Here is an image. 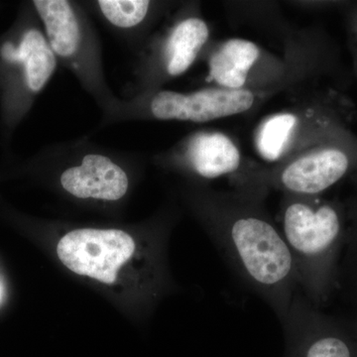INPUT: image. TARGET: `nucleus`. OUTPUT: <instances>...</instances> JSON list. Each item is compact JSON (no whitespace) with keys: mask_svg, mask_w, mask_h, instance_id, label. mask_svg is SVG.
Returning a JSON list of instances; mask_svg holds the SVG:
<instances>
[{"mask_svg":"<svg viewBox=\"0 0 357 357\" xmlns=\"http://www.w3.org/2000/svg\"><path fill=\"white\" fill-rule=\"evenodd\" d=\"M0 294H1V290H0Z\"/></svg>","mask_w":357,"mask_h":357,"instance_id":"nucleus-16","label":"nucleus"},{"mask_svg":"<svg viewBox=\"0 0 357 357\" xmlns=\"http://www.w3.org/2000/svg\"><path fill=\"white\" fill-rule=\"evenodd\" d=\"M0 56L7 64L15 67L23 88L31 96L43 91L58 64L44 32L34 27L25 30L17 43L4 44Z\"/></svg>","mask_w":357,"mask_h":357,"instance_id":"nucleus-9","label":"nucleus"},{"mask_svg":"<svg viewBox=\"0 0 357 357\" xmlns=\"http://www.w3.org/2000/svg\"><path fill=\"white\" fill-rule=\"evenodd\" d=\"M57 255L68 269L105 284H114L133 257L136 243L119 229H79L60 239Z\"/></svg>","mask_w":357,"mask_h":357,"instance_id":"nucleus-4","label":"nucleus"},{"mask_svg":"<svg viewBox=\"0 0 357 357\" xmlns=\"http://www.w3.org/2000/svg\"><path fill=\"white\" fill-rule=\"evenodd\" d=\"M33 6L56 58L74 70L88 89H100L102 76L95 38L76 6L66 0H36Z\"/></svg>","mask_w":357,"mask_h":357,"instance_id":"nucleus-3","label":"nucleus"},{"mask_svg":"<svg viewBox=\"0 0 357 357\" xmlns=\"http://www.w3.org/2000/svg\"><path fill=\"white\" fill-rule=\"evenodd\" d=\"M208 25L198 17L185 18L174 27L163 51L167 74L178 77L194 64L199 52L208 39Z\"/></svg>","mask_w":357,"mask_h":357,"instance_id":"nucleus-12","label":"nucleus"},{"mask_svg":"<svg viewBox=\"0 0 357 357\" xmlns=\"http://www.w3.org/2000/svg\"><path fill=\"white\" fill-rule=\"evenodd\" d=\"M349 167V160L344 152L326 148L291 162L274 180L293 196L312 197L337 183Z\"/></svg>","mask_w":357,"mask_h":357,"instance_id":"nucleus-7","label":"nucleus"},{"mask_svg":"<svg viewBox=\"0 0 357 357\" xmlns=\"http://www.w3.org/2000/svg\"><path fill=\"white\" fill-rule=\"evenodd\" d=\"M259 55V48L253 42L230 39L211 56L208 77L222 89H241Z\"/></svg>","mask_w":357,"mask_h":357,"instance_id":"nucleus-11","label":"nucleus"},{"mask_svg":"<svg viewBox=\"0 0 357 357\" xmlns=\"http://www.w3.org/2000/svg\"><path fill=\"white\" fill-rule=\"evenodd\" d=\"M66 192L79 199L115 202L126 196L128 174L114 160L102 154H86L79 165L66 169L61 175Z\"/></svg>","mask_w":357,"mask_h":357,"instance_id":"nucleus-8","label":"nucleus"},{"mask_svg":"<svg viewBox=\"0 0 357 357\" xmlns=\"http://www.w3.org/2000/svg\"><path fill=\"white\" fill-rule=\"evenodd\" d=\"M188 163L197 175L217 178L236 172L241 166V153L234 141L220 132L196 134L188 144Z\"/></svg>","mask_w":357,"mask_h":357,"instance_id":"nucleus-10","label":"nucleus"},{"mask_svg":"<svg viewBox=\"0 0 357 357\" xmlns=\"http://www.w3.org/2000/svg\"><path fill=\"white\" fill-rule=\"evenodd\" d=\"M98 6L110 24L129 29L141 24L149 13L151 2L146 0H100Z\"/></svg>","mask_w":357,"mask_h":357,"instance_id":"nucleus-14","label":"nucleus"},{"mask_svg":"<svg viewBox=\"0 0 357 357\" xmlns=\"http://www.w3.org/2000/svg\"><path fill=\"white\" fill-rule=\"evenodd\" d=\"M208 211L222 255L282 323L299 291L292 255L282 231L257 208L239 202L213 199Z\"/></svg>","mask_w":357,"mask_h":357,"instance_id":"nucleus-1","label":"nucleus"},{"mask_svg":"<svg viewBox=\"0 0 357 357\" xmlns=\"http://www.w3.org/2000/svg\"><path fill=\"white\" fill-rule=\"evenodd\" d=\"M285 357H354L351 345L333 319L298 291L285 319Z\"/></svg>","mask_w":357,"mask_h":357,"instance_id":"nucleus-5","label":"nucleus"},{"mask_svg":"<svg viewBox=\"0 0 357 357\" xmlns=\"http://www.w3.org/2000/svg\"><path fill=\"white\" fill-rule=\"evenodd\" d=\"M342 274L347 288L357 297V243L345 246Z\"/></svg>","mask_w":357,"mask_h":357,"instance_id":"nucleus-15","label":"nucleus"},{"mask_svg":"<svg viewBox=\"0 0 357 357\" xmlns=\"http://www.w3.org/2000/svg\"><path fill=\"white\" fill-rule=\"evenodd\" d=\"M282 234L292 255L300 293L318 307L338 282L337 260L345 237L340 213L311 197H290L282 210Z\"/></svg>","mask_w":357,"mask_h":357,"instance_id":"nucleus-2","label":"nucleus"},{"mask_svg":"<svg viewBox=\"0 0 357 357\" xmlns=\"http://www.w3.org/2000/svg\"><path fill=\"white\" fill-rule=\"evenodd\" d=\"M297 124V117L291 114L272 115L263 122L255 141L262 158L270 162L280 159L292 139Z\"/></svg>","mask_w":357,"mask_h":357,"instance_id":"nucleus-13","label":"nucleus"},{"mask_svg":"<svg viewBox=\"0 0 357 357\" xmlns=\"http://www.w3.org/2000/svg\"><path fill=\"white\" fill-rule=\"evenodd\" d=\"M255 100V95L243 89H206L191 93L162 91L152 98L149 109L160 121L204 123L243 114Z\"/></svg>","mask_w":357,"mask_h":357,"instance_id":"nucleus-6","label":"nucleus"}]
</instances>
